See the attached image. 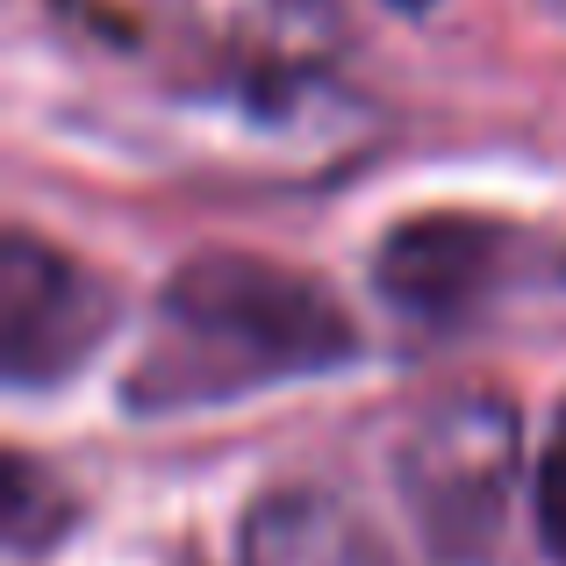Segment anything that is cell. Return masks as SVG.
<instances>
[{"instance_id":"cell-5","label":"cell","mask_w":566,"mask_h":566,"mask_svg":"<svg viewBox=\"0 0 566 566\" xmlns=\"http://www.w3.org/2000/svg\"><path fill=\"white\" fill-rule=\"evenodd\" d=\"M502 259H510V230H502V222L438 208V216H409L380 237L374 287L401 316L452 323V316H467V308H481V294L495 287Z\"/></svg>"},{"instance_id":"cell-3","label":"cell","mask_w":566,"mask_h":566,"mask_svg":"<svg viewBox=\"0 0 566 566\" xmlns=\"http://www.w3.org/2000/svg\"><path fill=\"white\" fill-rule=\"evenodd\" d=\"M516 467H524V416L516 401L467 387L409 416L395 444V495L409 531L438 566H488L510 531Z\"/></svg>"},{"instance_id":"cell-4","label":"cell","mask_w":566,"mask_h":566,"mask_svg":"<svg viewBox=\"0 0 566 566\" xmlns=\"http://www.w3.org/2000/svg\"><path fill=\"white\" fill-rule=\"evenodd\" d=\"M115 323H123V294L108 273L36 230L0 237V374L14 395H36L94 366Z\"/></svg>"},{"instance_id":"cell-2","label":"cell","mask_w":566,"mask_h":566,"mask_svg":"<svg viewBox=\"0 0 566 566\" xmlns=\"http://www.w3.org/2000/svg\"><path fill=\"white\" fill-rule=\"evenodd\" d=\"M166 14L187 51H201V101L230 129L331 137L352 123V94H337V0H166Z\"/></svg>"},{"instance_id":"cell-6","label":"cell","mask_w":566,"mask_h":566,"mask_svg":"<svg viewBox=\"0 0 566 566\" xmlns=\"http://www.w3.org/2000/svg\"><path fill=\"white\" fill-rule=\"evenodd\" d=\"M237 566H387V545L345 495L316 481H287L244 510Z\"/></svg>"},{"instance_id":"cell-9","label":"cell","mask_w":566,"mask_h":566,"mask_svg":"<svg viewBox=\"0 0 566 566\" xmlns=\"http://www.w3.org/2000/svg\"><path fill=\"white\" fill-rule=\"evenodd\" d=\"M387 8H401V14H423V8H430V0H387Z\"/></svg>"},{"instance_id":"cell-8","label":"cell","mask_w":566,"mask_h":566,"mask_svg":"<svg viewBox=\"0 0 566 566\" xmlns=\"http://www.w3.org/2000/svg\"><path fill=\"white\" fill-rule=\"evenodd\" d=\"M531 510H538V545L545 559L566 566V401L553 416V438L538 452V481H531Z\"/></svg>"},{"instance_id":"cell-7","label":"cell","mask_w":566,"mask_h":566,"mask_svg":"<svg viewBox=\"0 0 566 566\" xmlns=\"http://www.w3.org/2000/svg\"><path fill=\"white\" fill-rule=\"evenodd\" d=\"M8 553L36 559L72 531V495L57 488V473H43L29 452H8Z\"/></svg>"},{"instance_id":"cell-1","label":"cell","mask_w":566,"mask_h":566,"mask_svg":"<svg viewBox=\"0 0 566 566\" xmlns=\"http://www.w3.org/2000/svg\"><path fill=\"white\" fill-rule=\"evenodd\" d=\"M359 359V323L302 265L259 251H193L158 287V345L129 374L137 409L237 401L273 380H316Z\"/></svg>"}]
</instances>
